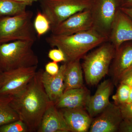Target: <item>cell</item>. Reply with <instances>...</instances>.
<instances>
[{
	"mask_svg": "<svg viewBox=\"0 0 132 132\" xmlns=\"http://www.w3.org/2000/svg\"><path fill=\"white\" fill-rule=\"evenodd\" d=\"M119 9L117 0H95L91 9L94 27L108 39Z\"/></svg>",
	"mask_w": 132,
	"mask_h": 132,
	"instance_id": "ba28073f",
	"label": "cell"
},
{
	"mask_svg": "<svg viewBox=\"0 0 132 132\" xmlns=\"http://www.w3.org/2000/svg\"><path fill=\"white\" fill-rule=\"evenodd\" d=\"M119 132H132V118H124L121 122Z\"/></svg>",
	"mask_w": 132,
	"mask_h": 132,
	"instance_id": "d4e9b609",
	"label": "cell"
},
{
	"mask_svg": "<svg viewBox=\"0 0 132 132\" xmlns=\"http://www.w3.org/2000/svg\"><path fill=\"white\" fill-rule=\"evenodd\" d=\"M33 12L0 18V43L17 40L35 42L36 38L32 22Z\"/></svg>",
	"mask_w": 132,
	"mask_h": 132,
	"instance_id": "5b68a950",
	"label": "cell"
},
{
	"mask_svg": "<svg viewBox=\"0 0 132 132\" xmlns=\"http://www.w3.org/2000/svg\"><path fill=\"white\" fill-rule=\"evenodd\" d=\"M92 1H93L94 2V1H95V0H92Z\"/></svg>",
	"mask_w": 132,
	"mask_h": 132,
	"instance_id": "e575fe53",
	"label": "cell"
},
{
	"mask_svg": "<svg viewBox=\"0 0 132 132\" xmlns=\"http://www.w3.org/2000/svg\"><path fill=\"white\" fill-rule=\"evenodd\" d=\"M48 57L52 61L55 62H65V57L63 52L59 48H54L49 50L48 54Z\"/></svg>",
	"mask_w": 132,
	"mask_h": 132,
	"instance_id": "cb8c5ba5",
	"label": "cell"
},
{
	"mask_svg": "<svg viewBox=\"0 0 132 132\" xmlns=\"http://www.w3.org/2000/svg\"><path fill=\"white\" fill-rule=\"evenodd\" d=\"M43 70L37 71L26 88L12 96L10 105L28 127L29 132H37L45 111L52 102L50 100L41 81Z\"/></svg>",
	"mask_w": 132,
	"mask_h": 132,
	"instance_id": "6da1fadb",
	"label": "cell"
},
{
	"mask_svg": "<svg viewBox=\"0 0 132 132\" xmlns=\"http://www.w3.org/2000/svg\"><path fill=\"white\" fill-rule=\"evenodd\" d=\"M116 50L124 43L132 41V19L119 9L109 36Z\"/></svg>",
	"mask_w": 132,
	"mask_h": 132,
	"instance_id": "8fae6325",
	"label": "cell"
},
{
	"mask_svg": "<svg viewBox=\"0 0 132 132\" xmlns=\"http://www.w3.org/2000/svg\"><path fill=\"white\" fill-rule=\"evenodd\" d=\"M111 66V73L114 84L119 83L121 77L132 68V44L123 43L116 50Z\"/></svg>",
	"mask_w": 132,
	"mask_h": 132,
	"instance_id": "4fadbf2b",
	"label": "cell"
},
{
	"mask_svg": "<svg viewBox=\"0 0 132 132\" xmlns=\"http://www.w3.org/2000/svg\"><path fill=\"white\" fill-rule=\"evenodd\" d=\"M113 84L110 80H104L99 85L95 94L90 96L86 110L92 118L100 114L110 103L109 97L113 89Z\"/></svg>",
	"mask_w": 132,
	"mask_h": 132,
	"instance_id": "7c38bea8",
	"label": "cell"
},
{
	"mask_svg": "<svg viewBox=\"0 0 132 132\" xmlns=\"http://www.w3.org/2000/svg\"><path fill=\"white\" fill-rule=\"evenodd\" d=\"M93 3L92 0H42L41 6L52 28L76 13L91 9Z\"/></svg>",
	"mask_w": 132,
	"mask_h": 132,
	"instance_id": "8992f818",
	"label": "cell"
},
{
	"mask_svg": "<svg viewBox=\"0 0 132 132\" xmlns=\"http://www.w3.org/2000/svg\"><path fill=\"white\" fill-rule=\"evenodd\" d=\"M115 53V47L108 41L84 56L81 66L87 85H97L107 74Z\"/></svg>",
	"mask_w": 132,
	"mask_h": 132,
	"instance_id": "277c9868",
	"label": "cell"
},
{
	"mask_svg": "<svg viewBox=\"0 0 132 132\" xmlns=\"http://www.w3.org/2000/svg\"><path fill=\"white\" fill-rule=\"evenodd\" d=\"M94 27L91 9L76 13L57 26L51 28L52 34L68 35L83 32Z\"/></svg>",
	"mask_w": 132,
	"mask_h": 132,
	"instance_id": "9c48e42d",
	"label": "cell"
},
{
	"mask_svg": "<svg viewBox=\"0 0 132 132\" xmlns=\"http://www.w3.org/2000/svg\"><path fill=\"white\" fill-rule=\"evenodd\" d=\"M12 99V96L0 95V126L20 119L10 105Z\"/></svg>",
	"mask_w": 132,
	"mask_h": 132,
	"instance_id": "d6986e66",
	"label": "cell"
},
{
	"mask_svg": "<svg viewBox=\"0 0 132 132\" xmlns=\"http://www.w3.org/2000/svg\"><path fill=\"white\" fill-rule=\"evenodd\" d=\"M67 63L60 67L58 73L52 76L43 71L41 75V81L45 92L50 100L55 103L63 94L64 92V74Z\"/></svg>",
	"mask_w": 132,
	"mask_h": 132,
	"instance_id": "2e32d148",
	"label": "cell"
},
{
	"mask_svg": "<svg viewBox=\"0 0 132 132\" xmlns=\"http://www.w3.org/2000/svg\"><path fill=\"white\" fill-rule=\"evenodd\" d=\"M121 7H132V0H125V3Z\"/></svg>",
	"mask_w": 132,
	"mask_h": 132,
	"instance_id": "4dcf8cb0",
	"label": "cell"
},
{
	"mask_svg": "<svg viewBox=\"0 0 132 132\" xmlns=\"http://www.w3.org/2000/svg\"><path fill=\"white\" fill-rule=\"evenodd\" d=\"M60 69L57 63L55 62H49L45 66V71L50 75H56L58 73Z\"/></svg>",
	"mask_w": 132,
	"mask_h": 132,
	"instance_id": "484cf974",
	"label": "cell"
},
{
	"mask_svg": "<svg viewBox=\"0 0 132 132\" xmlns=\"http://www.w3.org/2000/svg\"><path fill=\"white\" fill-rule=\"evenodd\" d=\"M28 5L13 0H0V18L21 14L27 11Z\"/></svg>",
	"mask_w": 132,
	"mask_h": 132,
	"instance_id": "ffe728a7",
	"label": "cell"
},
{
	"mask_svg": "<svg viewBox=\"0 0 132 132\" xmlns=\"http://www.w3.org/2000/svg\"><path fill=\"white\" fill-rule=\"evenodd\" d=\"M94 118L89 132H118L123 119L119 106L111 102L104 111Z\"/></svg>",
	"mask_w": 132,
	"mask_h": 132,
	"instance_id": "30bf717a",
	"label": "cell"
},
{
	"mask_svg": "<svg viewBox=\"0 0 132 132\" xmlns=\"http://www.w3.org/2000/svg\"><path fill=\"white\" fill-rule=\"evenodd\" d=\"M119 9L132 19V7H120Z\"/></svg>",
	"mask_w": 132,
	"mask_h": 132,
	"instance_id": "f1b7e54d",
	"label": "cell"
},
{
	"mask_svg": "<svg viewBox=\"0 0 132 132\" xmlns=\"http://www.w3.org/2000/svg\"><path fill=\"white\" fill-rule=\"evenodd\" d=\"M91 96L89 90L84 86L65 91L54 103L58 109L83 108L86 106Z\"/></svg>",
	"mask_w": 132,
	"mask_h": 132,
	"instance_id": "9a60e30c",
	"label": "cell"
},
{
	"mask_svg": "<svg viewBox=\"0 0 132 132\" xmlns=\"http://www.w3.org/2000/svg\"><path fill=\"white\" fill-rule=\"evenodd\" d=\"M48 44L63 52L65 62L80 60L88 52L109 41L108 38L94 27L68 35L52 34L46 38Z\"/></svg>",
	"mask_w": 132,
	"mask_h": 132,
	"instance_id": "7a4b0ae2",
	"label": "cell"
},
{
	"mask_svg": "<svg viewBox=\"0 0 132 132\" xmlns=\"http://www.w3.org/2000/svg\"><path fill=\"white\" fill-rule=\"evenodd\" d=\"M66 63L64 74V92L82 87L84 86L83 72L80 60Z\"/></svg>",
	"mask_w": 132,
	"mask_h": 132,
	"instance_id": "ac0fdd59",
	"label": "cell"
},
{
	"mask_svg": "<svg viewBox=\"0 0 132 132\" xmlns=\"http://www.w3.org/2000/svg\"><path fill=\"white\" fill-rule=\"evenodd\" d=\"M131 102H132V86L131 87L129 98H128V100L127 101L126 103L129 104V103H131Z\"/></svg>",
	"mask_w": 132,
	"mask_h": 132,
	"instance_id": "1f68e13d",
	"label": "cell"
},
{
	"mask_svg": "<svg viewBox=\"0 0 132 132\" xmlns=\"http://www.w3.org/2000/svg\"><path fill=\"white\" fill-rule=\"evenodd\" d=\"M2 72V71H1V69H0V72Z\"/></svg>",
	"mask_w": 132,
	"mask_h": 132,
	"instance_id": "836d02e7",
	"label": "cell"
},
{
	"mask_svg": "<svg viewBox=\"0 0 132 132\" xmlns=\"http://www.w3.org/2000/svg\"><path fill=\"white\" fill-rule=\"evenodd\" d=\"M35 42L17 40L0 43V69L2 72L38 66L39 59L33 51Z\"/></svg>",
	"mask_w": 132,
	"mask_h": 132,
	"instance_id": "3957f363",
	"label": "cell"
},
{
	"mask_svg": "<svg viewBox=\"0 0 132 132\" xmlns=\"http://www.w3.org/2000/svg\"><path fill=\"white\" fill-rule=\"evenodd\" d=\"M123 118H132V102L119 105Z\"/></svg>",
	"mask_w": 132,
	"mask_h": 132,
	"instance_id": "4316f807",
	"label": "cell"
},
{
	"mask_svg": "<svg viewBox=\"0 0 132 132\" xmlns=\"http://www.w3.org/2000/svg\"><path fill=\"white\" fill-rule=\"evenodd\" d=\"M29 132L28 127L20 119L0 126V132Z\"/></svg>",
	"mask_w": 132,
	"mask_h": 132,
	"instance_id": "603a6c76",
	"label": "cell"
},
{
	"mask_svg": "<svg viewBox=\"0 0 132 132\" xmlns=\"http://www.w3.org/2000/svg\"><path fill=\"white\" fill-rule=\"evenodd\" d=\"M131 87L120 83L115 95L113 97L114 103L118 105L126 103L130 94Z\"/></svg>",
	"mask_w": 132,
	"mask_h": 132,
	"instance_id": "7402d4cb",
	"label": "cell"
},
{
	"mask_svg": "<svg viewBox=\"0 0 132 132\" xmlns=\"http://www.w3.org/2000/svg\"><path fill=\"white\" fill-rule=\"evenodd\" d=\"M60 110L63 114L71 132H86L89 131L93 120L86 109L78 108Z\"/></svg>",
	"mask_w": 132,
	"mask_h": 132,
	"instance_id": "e0dca14e",
	"label": "cell"
},
{
	"mask_svg": "<svg viewBox=\"0 0 132 132\" xmlns=\"http://www.w3.org/2000/svg\"><path fill=\"white\" fill-rule=\"evenodd\" d=\"M2 72H0V88L1 87L2 82Z\"/></svg>",
	"mask_w": 132,
	"mask_h": 132,
	"instance_id": "d6a6232c",
	"label": "cell"
},
{
	"mask_svg": "<svg viewBox=\"0 0 132 132\" xmlns=\"http://www.w3.org/2000/svg\"><path fill=\"white\" fill-rule=\"evenodd\" d=\"M38 66L2 72L0 95L13 96L22 92L34 78Z\"/></svg>",
	"mask_w": 132,
	"mask_h": 132,
	"instance_id": "52a82bcc",
	"label": "cell"
},
{
	"mask_svg": "<svg viewBox=\"0 0 132 132\" xmlns=\"http://www.w3.org/2000/svg\"><path fill=\"white\" fill-rule=\"evenodd\" d=\"M119 83L132 86V68L127 71L121 77Z\"/></svg>",
	"mask_w": 132,
	"mask_h": 132,
	"instance_id": "83f0119b",
	"label": "cell"
},
{
	"mask_svg": "<svg viewBox=\"0 0 132 132\" xmlns=\"http://www.w3.org/2000/svg\"><path fill=\"white\" fill-rule=\"evenodd\" d=\"M13 1L17 2L26 3L28 6H29V5H32L33 3L38 1L39 0H13Z\"/></svg>",
	"mask_w": 132,
	"mask_h": 132,
	"instance_id": "f546056e",
	"label": "cell"
},
{
	"mask_svg": "<svg viewBox=\"0 0 132 132\" xmlns=\"http://www.w3.org/2000/svg\"><path fill=\"white\" fill-rule=\"evenodd\" d=\"M35 31L39 38L51 30V24L46 16L42 12L38 11L34 22Z\"/></svg>",
	"mask_w": 132,
	"mask_h": 132,
	"instance_id": "44dd1931",
	"label": "cell"
},
{
	"mask_svg": "<svg viewBox=\"0 0 132 132\" xmlns=\"http://www.w3.org/2000/svg\"><path fill=\"white\" fill-rule=\"evenodd\" d=\"M38 132H71L63 114L52 102L45 111Z\"/></svg>",
	"mask_w": 132,
	"mask_h": 132,
	"instance_id": "5bb4252c",
	"label": "cell"
}]
</instances>
